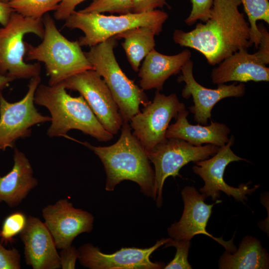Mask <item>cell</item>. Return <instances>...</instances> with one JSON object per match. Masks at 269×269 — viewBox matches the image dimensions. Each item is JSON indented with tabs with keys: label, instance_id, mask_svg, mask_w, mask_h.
<instances>
[{
	"label": "cell",
	"instance_id": "5",
	"mask_svg": "<svg viewBox=\"0 0 269 269\" xmlns=\"http://www.w3.org/2000/svg\"><path fill=\"white\" fill-rule=\"evenodd\" d=\"M117 39L111 37L90 47L85 52L88 61L105 81L119 109L123 121L129 122L150 101L144 90L124 73L115 57L114 49Z\"/></svg>",
	"mask_w": 269,
	"mask_h": 269
},
{
	"label": "cell",
	"instance_id": "3",
	"mask_svg": "<svg viewBox=\"0 0 269 269\" xmlns=\"http://www.w3.org/2000/svg\"><path fill=\"white\" fill-rule=\"evenodd\" d=\"M34 101L47 108L51 115V123L46 133L50 137H65L72 129L101 141H108L113 137L100 123L84 98L81 95L71 96L60 83L53 86L39 85Z\"/></svg>",
	"mask_w": 269,
	"mask_h": 269
},
{
	"label": "cell",
	"instance_id": "21",
	"mask_svg": "<svg viewBox=\"0 0 269 269\" xmlns=\"http://www.w3.org/2000/svg\"><path fill=\"white\" fill-rule=\"evenodd\" d=\"M188 114L186 109L179 113L176 122L167 128L166 138H179L195 146L210 144L221 147L228 141L231 131L227 125L216 122L208 126L191 125L187 119Z\"/></svg>",
	"mask_w": 269,
	"mask_h": 269
},
{
	"label": "cell",
	"instance_id": "29",
	"mask_svg": "<svg viewBox=\"0 0 269 269\" xmlns=\"http://www.w3.org/2000/svg\"><path fill=\"white\" fill-rule=\"evenodd\" d=\"M213 1V0H191V10L185 23L192 25L198 20L205 22L210 17Z\"/></svg>",
	"mask_w": 269,
	"mask_h": 269
},
{
	"label": "cell",
	"instance_id": "1",
	"mask_svg": "<svg viewBox=\"0 0 269 269\" xmlns=\"http://www.w3.org/2000/svg\"><path fill=\"white\" fill-rule=\"evenodd\" d=\"M240 0H213L209 19L191 30L176 29L174 42L201 53L211 65L253 45L249 23L240 12Z\"/></svg>",
	"mask_w": 269,
	"mask_h": 269
},
{
	"label": "cell",
	"instance_id": "10",
	"mask_svg": "<svg viewBox=\"0 0 269 269\" xmlns=\"http://www.w3.org/2000/svg\"><path fill=\"white\" fill-rule=\"evenodd\" d=\"M184 109V104L176 94L166 96L156 91L153 101L131 119L129 122L133 134L146 152L166 139L165 134L171 120L176 119Z\"/></svg>",
	"mask_w": 269,
	"mask_h": 269
},
{
	"label": "cell",
	"instance_id": "7",
	"mask_svg": "<svg viewBox=\"0 0 269 269\" xmlns=\"http://www.w3.org/2000/svg\"><path fill=\"white\" fill-rule=\"evenodd\" d=\"M29 33L43 38L44 28L42 18L25 17L13 11L7 24L0 28V74L16 79H31L39 76V62L28 64L23 60L25 54L24 36Z\"/></svg>",
	"mask_w": 269,
	"mask_h": 269
},
{
	"label": "cell",
	"instance_id": "35",
	"mask_svg": "<svg viewBox=\"0 0 269 269\" xmlns=\"http://www.w3.org/2000/svg\"><path fill=\"white\" fill-rule=\"evenodd\" d=\"M13 11H14L9 6L8 3L0 0V24L2 26L7 24Z\"/></svg>",
	"mask_w": 269,
	"mask_h": 269
},
{
	"label": "cell",
	"instance_id": "24",
	"mask_svg": "<svg viewBox=\"0 0 269 269\" xmlns=\"http://www.w3.org/2000/svg\"><path fill=\"white\" fill-rule=\"evenodd\" d=\"M248 18L250 30V41L258 48L261 39V33L257 22L264 20L269 23V0H240Z\"/></svg>",
	"mask_w": 269,
	"mask_h": 269
},
{
	"label": "cell",
	"instance_id": "18",
	"mask_svg": "<svg viewBox=\"0 0 269 269\" xmlns=\"http://www.w3.org/2000/svg\"><path fill=\"white\" fill-rule=\"evenodd\" d=\"M218 64L211 73L213 84L220 85L232 81H269V68L255 52L250 53L247 49L234 52Z\"/></svg>",
	"mask_w": 269,
	"mask_h": 269
},
{
	"label": "cell",
	"instance_id": "30",
	"mask_svg": "<svg viewBox=\"0 0 269 269\" xmlns=\"http://www.w3.org/2000/svg\"><path fill=\"white\" fill-rule=\"evenodd\" d=\"M20 255L15 248L6 249L0 243V269H20Z\"/></svg>",
	"mask_w": 269,
	"mask_h": 269
},
{
	"label": "cell",
	"instance_id": "14",
	"mask_svg": "<svg viewBox=\"0 0 269 269\" xmlns=\"http://www.w3.org/2000/svg\"><path fill=\"white\" fill-rule=\"evenodd\" d=\"M42 215L58 249L71 246L77 236L90 233L93 228V215L75 208L67 198L60 199L55 204L44 207Z\"/></svg>",
	"mask_w": 269,
	"mask_h": 269
},
{
	"label": "cell",
	"instance_id": "22",
	"mask_svg": "<svg viewBox=\"0 0 269 269\" xmlns=\"http://www.w3.org/2000/svg\"><path fill=\"white\" fill-rule=\"evenodd\" d=\"M269 256L258 239L246 236L234 253L226 251L219 261L220 269H267Z\"/></svg>",
	"mask_w": 269,
	"mask_h": 269
},
{
	"label": "cell",
	"instance_id": "37",
	"mask_svg": "<svg viewBox=\"0 0 269 269\" xmlns=\"http://www.w3.org/2000/svg\"><path fill=\"white\" fill-rule=\"evenodd\" d=\"M0 1H2V2H8L9 1H10L11 0H0Z\"/></svg>",
	"mask_w": 269,
	"mask_h": 269
},
{
	"label": "cell",
	"instance_id": "12",
	"mask_svg": "<svg viewBox=\"0 0 269 269\" xmlns=\"http://www.w3.org/2000/svg\"><path fill=\"white\" fill-rule=\"evenodd\" d=\"M234 143V137L232 135L228 141L220 147L218 151L210 158L196 162L192 170L204 181V185L200 192L206 199L211 197L215 201L220 197V191L228 196H232L237 201L244 202L250 195L255 192L259 185L250 188L249 183L241 184L238 187L229 185L224 179V173L226 167L232 162L245 160L246 159L238 156L231 149Z\"/></svg>",
	"mask_w": 269,
	"mask_h": 269
},
{
	"label": "cell",
	"instance_id": "4",
	"mask_svg": "<svg viewBox=\"0 0 269 269\" xmlns=\"http://www.w3.org/2000/svg\"><path fill=\"white\" fill-rule=\"evenodd\" d=\"M42 20V41L36 46L25 42V59L44 63L49 85H56L77 73L93 69L78 41H70L64 37L48 13L43 15Z\"/></svg>",
	"mask_w": 269,
	"mask_h": 269
},
{
	"label": "cell",
	"instance_id": "26",
	"mask_svg": "<svg viewBox=\"0 0 269 269\" xmlns=\"http://www.w3.org/2000/svg\"><path fill=\"white\" fill-rule=\"evenodd\" d=\"M133 0H93L81 12L102 13L109 12L125 14L132 13Z\"/></svg>",
	"mask_w": 269,
	"mask_h": 269
},
{
	"label": "cell",
	"instance_id": "31",
	"mask_svg": "<svg viewBox=\"0 0 269 269\" xmlns=\"http://www.w3.org/2000/svg\"><path fill=\"white\" fill-rule=\"evenodd\" d=\"M168 6L166 0H133L132 13H143Z\"/></svg>",
	"mask_w": 269,
	"mask_h": 269
},
{
	"label": "cell",
	"instance_id": "32",
	"mask_svg": "<svg viewBox=\"0 0 269 269\" xmlns=\"http://www.w3.org/2000/svg\"><path fill=\"white\" fill-rule=\"evenodd\" d=\"M258 29L261 33V39L258 48L259 50L255 53L265 65L269 63V33L264 25H258Z\"/></svg>",
	"mask_w": 269,
	"mask_h": 269
},
{
	"label": "cell",
	"instance_id": "27",
	"mask_svg": "<svg viewBox=\"0 0 269 269\" xmlns=\"http://www.w3.org/2000/svg\"><path fill=\"white\" fill-rule=\"evenodd\" d=\"M27 217L21 211L13 212L7 216L0 230V237L5 243L10 242L14 237L19 234L24 229Z\"/></svg>",
	"mask_w": 269,
	"mask_h": 269
},
{
	"label": "cell",
	"instance_id": "16",
	"mask_svg": "<svg viewBox=\"0 0 269 269\" xmlns=\"http://www.w3.org/2000/svg\"><path fill=\"white\" fill-rule=\"evenodd\" d=\"M181 195L184 202L183 212L179 221L168 228L170 238L191 241L194 236L203 234L220 243L226 251L234 253L237 248L233 244V239L226 242L222 238L214 237L206 230L213 204H207L204 202L206 198L193 186L185 187L181 191Z\"/></svg>",
	"mask_w": 269,
	"mask_h": 269
},
{
	"label": "cell",
	"instance_id": "11",
	"mask_svg": "<svg viewBox=\"0 0 269 269\" xmlns=\"http://www.w3.org/2000/svg\"><path fill=\"white\" fill-rule=\"evenodd\" d=\"M60 84L66 89L78 92L104 128L113 135L118 134L123 123V118L107 84L96 71H84Z\"/></svg>",
	"mask_w": 269,
	"mask_h": 269
},
{
	"label": "cell",
	"instance_id": "25",
	"mask_svg": "<svg viewBox=\"0 0 269 269\" xmlns=\"http://www.w3.org/2000/svg\"><path fill=\"white\" fill-rule=\"evenodd\" d=\"M62 0H12L7 2L13 10L21 15L41 18L48 11L56 10Z\"/></svg>",
	"mask_w": 269,
	"mask_h": 269
},
{
	"label": "cell",
	"instance_id": "9",
	"mask_svg": "<svg viewBox=\"0 0 269 269\" xmlns=\"http://www.w3.org/2000/svg\"><path fill=\"white\" fill-rule=\"evenodd\" d=\"M40 82V76L31 78L26 94L16 102H8L0 91V152L13 148L18 139L29 137L33 126L51 122V117L42 115L34 106V94Z\"/></svg>",
	"mask_w": 269,
	"mask_h": 269
},
{
	"label": "cell",
	"instance_id": "23",
	"mask_svg": "<svg viewBox=\"0 0 269 269\" xmlns=\"http://www.w3.org/2000/svg\"><path fill=\"white\" fill-rule=\"evenodd\" d=\"M161 31L153 27L140 26L129 29L114 36L117 39H124L122 45L134 71H138L141 61L154 49V37L159 35Z\"/></svg>",
	"mask_w": 269,
	"mask_h": 269
},
{
	"label": "cell",
	"instance_id": "15",
	"mask_svg": "<svg viewBox=\"0 0 269 269\" xmlns=\"http://www.w3.org/2000/svg\"><path fill=\"white\" fill-rule=\"evenodd\" d=\"M193 68V62L190 59L181 68V74L178 77L177 81L185 83L182 96L186 99L190 97L193 98L194 105L189 109L193 114L195 121L199 124L206 125L208 120L211 119L212 109L217 103L226 98L243 96L246 87L243 83L220 84L216 89L205 87L195 79Z\"/></svg>",
	"mask_w": 269,
	"mask_h": 269
},
{
	"label": "cell",
	"instance_id": "6",
	"mask_svg": "<svg viewBox=\"0 0 269 269\" xmlns=\"http://www.w3.org/2000/svg\"><path fill=\"white\" fill-rule=\"evenodd\" d=\"M168 17L166 12L158 9L119 15L74 11L65 20V26L82 30L84 35L79 39L80 45L91 47L133 28L150 26L162 30Z\"/></svg>",
	"mask_w": 269,
	"mask_h": 269
},
{
	"label": "cell",
	"instance_id": "13",
	"mask_svg": "<svg viewBox=\"0 0 269 269\" xmlns=\"http://www.w3.org/2000/svg\"><path fill=\"white\" fill-rule=\"evenodd\" d=\"M170 238H162L154 245L147 248H122L111 254H105L99 248L87 243L78 249L80 264L90 269H161L165 265L162 262H153L150 257Z\"/></svg>",
	"mask_w": 269,
	"mask_h": 269
},
{
	"label": "cell",
	"instance_id": "17",
	"mask_svg": "<svg viewBox=\"0 0 269 269\" xmlns=\"http://www.w3.org/2000/svg\"><path fill=\"white\" fill-rule=\"evenodd\" d=\"M24 245L25 262L33 269H59V255L53 237L45 224L33 216L19 234Z\"/></svg>",
	"mask_w": 269,
	"mask_h": 269
},
{
	"label": "cell",
	"instance_id": "8",
	"mask_svg": "<svg viewBox=\"0 0 269 269\" xmlns=\"http://www.w3.org/2000/svg\"><path fill=\"white\" fill-rule=\"evenodd\" d=\"M219 147L210 144L195 146L179 138H169L146 152L150 162L154 166L157 207L162 205L163 187L168 177L181 176L179 170L182 167L191 161L196 162L209 158Z\"/></svg>",
	"mask_w": 269,
	"mask_h": 269
},
{
	"label": "cell",
	"instance_id": "33",
	"mask_svg": "<svg viewBox=\"0 0 269 269\" xmlns=\"http://www.w3.org/2000/svg\"><path fill=\"white\" fill-rule=\"evenodd\" d=\"M60 267L62 269H74L78 260L77 249L73 246L61 249L59 254Z\"/></svg>",
	"mask_w": 269,
	"mask_h": 269
},
{
	"label": "cell",
	"instance_id": "19",
	"mask_svg": "<svg viewBox=\"0 0 269 269\" xmlns=\"http://www.w3.org/2000/svg\"><path fill=\"white\" fill-rule=\"evenodd\" d=\"M13 160L12 169L0 176V203L4 202L11 208L19 205L38 184L29 159L15 146Z\"/></svg>",
	"mask_w": 269,
	"mask_h": 269
},
{
	"label": "cell",
	"instance_id": "28",
	"mask_svg": "<svg viewBox=\"0 0 269 269\" xmlns=\"http://www.w3.org/2000/svg\"><path fill=\"white\" fill-rule=\"evenodd\" d=\"M190 246V241L178 240L170 238L169 241L164 244V248L174 247L176 251L174 259L164 269H191L192 266L188 261Z\"/></svg>",
	"mask_w": 269,
	"mask_h": 269
},
{
	"label": "cell",
	"instance_id": "34",
	"mask_svg": "<svg viewBox=\"0 0 269 269\" xmlns=\"http://www.w3.org/2000/svg\"><path fill=\"white\" fill-rule=\"evenodd\" d=\"M85 0H62L54 16L57 20H66L75 10L76 6Z\"/></svg>",
	"mask_w": 269,
	"mask_h": 269
},
{
	"label": "cell",
	"instance_id": "36",
	"mask_svg": "<svg viewBox=\"0 0 269 269\" xmlns=\"http://www.w3.org/2000/svg\"><path fill=\"white\" fill-rule=\"evenodd\" d=\"M13 80H14L12 78L0 74V91L7 87Z\"/></svg>",
	"mask_w": 269,
	"mask_h": 269
},
{
	"label": "cell",
	"instance_id": "2",
	"mask_svg": "<svg viewBox=\"0 0 269 269\" xmlns=\"http://www.w3.org/2000/svg\"><path fill=\"white\" fill-rule=\"evenodd\" d=\"M129 123L123 121L120 137L111 145L94 146L88 142H80L102 162L106 174V190L113 191L122 181L130 180L138 185L141 193L155 201L154 171L145 150L132 133Z\"/></svg>",
	"mask_w": 269,
	"mask_h": 269
},
{
	"label": "cell",
	"instance_id": "20",
	"mask_svg": "<svg viewBox=\"0 0 269 269\" xmlns=\"http://www.w3.org/2000/svg\"><path fill=\"white\" fill-rule=\"evenodd\" d=\"M191 57V51L187 49L173 55L161 54L154 49L144 58L139 69L140 88L143 90L156 89L160 91L165 81L179 73Z\"/></svg>",
	"mask_w": 269,
	"mask_h": 269
}]
</instances>
